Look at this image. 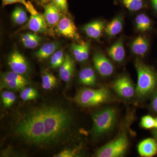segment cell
I'll use <instances>...</instances> for the list:
<instances>
[{
	"label": "cell",
	"mask_w": 157,
	"mask_h": 157,
	"mask_svg": "<svg viewBox=\"0 0 157 157\" xmlns=\"http://www.w3.org/2000/svg\"><path fill=\"white\" fill-rule=\"evenodd\" d=\"M72 116L61 107L46 106L31 111L19 122L16 133L29 143L45 145L60 140L67 132Z\"/></svg>",
	"instance_id": "cell-1"
},
{
	"label": "cell",
	"mask_w": 157,
	"mask_h": 157,
	"mask_svg": "<svg viewBox=\"0 0 157 157\" xmlns=\"http://www.w3.org/2000/svg\"><path fill=\"white\" fill-rule=\"evenodd\" d=\"M135 66L137 74L136 94L139 98H145L157 90V73L139 61L136 62Z\"/></svg>",
	"instance_id": "cell-2"
},
{
	"label": "cell",
	"mask_w": 157,
	"mask_h": 157,
	"mask_svg": "<svg viewBox=\"0 0 157 157\" xmlns=\"http://www.w3.org/2000/svg\"><path fill=\"white\" fill-rule=\"evenodd\" d=\"M117 115L116 110L111 107H106L94 113L92 130L93 137L98 138L110 132L116 122Z\"/></svg>",
	"instance_id": "cell-3"
},
{
	"label": "cell",
	"mask_w": 157,
	"mask_h": 157,
	"mask_svg": "<svg viewBox=\"0 0 157 157\" xmlns=\"http://www.w3.org/2000/svg\"><path fill=\"white\" fill-rule=\"evenodd\" d=\"M111 99L109 90L105 87L98 89L84 88L79 90L75 97V102L86 107H94L107 103Z\"/></svg>",
	"instance_id": "cell-4"
},
{
	"label": "cell",
	"mask_w": 157,
	"mask_h": 157,
	"mask_svg": "<svg viewBox=\"0 0 157 157\" xmlns=\"http://www.w3.org/2000/svg\"><path fill=\"white\" fill-rule=\"evenodd\" d=\"M128 136L122 133L109 143L98 149L96 152L97 157H121L126 152L128 146Z\"/></svg>",
	"instance_id": "cell-5"
},
{
	"label": "cell",
	"mask_w": 157,
	"mask_h": 157,
	"mask_svg": "<svg viewBox=\"0 0 157 157\" xmlns=\"http://www.w3.org/2000/svg\"><path fill=\"white\" fill-rule=\"evenodd\" d=\"M28 84V80L25 76L13 71L4 73L1 78V89L17 90L23 89Z\"/></svg>",
	"instance_id": "cell-6"
},
{
	"label": "cell",
	"mask_w": 157,
	"mask_h": 157,
	"mask_svg": "<svg viewBox=\"0 0 157 157\" xmlns=\"http://www.w3.org/2000/svg\"><path fill=\"white\" fill-rule=\"evenodd\" d=\"M112 87L118 95L126 99L132 98L136 94V88L130 78L125 75L115 79Z\"/></svg>",
	"instance_id": "cell-7"
},
{
	"label": "cell",
	"mask_w": 157,
	"mask_h": 157,
	"mask_svg": "<svg viewBox=\"0 0 157 157\" xmlns=\"http://www.w3.org/2000/svg\"><path fill=\"white\" fill-rule=\"evenodd\" d=\"M56 31L59 35L66 38L76 41L80 40V35L76 25L72 19L68 16L62 17L56 26Z\"/></svg>",
	"instance_id": "cell-8"
},
{
	"label": "cell",
	"mask_w": 157,
	"mask_h": 157,
	"mask_svg": "<svg viewBox=\"0 0 157 157\" xmlns=\"http://www.w3.org/2000/svg\"><path fill=\"white\" fill-rule=\"evenodd\" d=\"M93 62L95 68L101 76L108 77L113 73L114 67L112 63L101 52L95 54Z\"/></svg>",
	"instance_id": "cell-9"
},
{
	"label": "cell",
	"mask_w": 157,
	"mask_h": 157,
	"mask_svg": "<svg viewBox=\"0 0 157 157\" xmlns=\"http://www.w3.org/2000/svg\"><path fill=\"white\" fill-rule=\"evenodd\" d=\"M8 64L12 71L21 75L24 74L28 70V63L25 58L17 50L9 56Z\"/></svg>",
	"instance_id": "cell-10"
},
{
	"label": "cell",
	"mask_w": 157,
	"mask_h": 157,
	"mask_svg": "<svg viewBox=\"0 0 157 157\" xmlns=\"http://www.w3.org/2000/svg\"><path fill=\"white\" fill-rule=\"evenodd\" d=\"M44 9V16L47 25L51 27L56 26L61 19L62 12L52 2L43 5Z\"/></svg>",
	"instance_id": "cell-11"
},
{
	"label": "cell",
	"mask_w": 157,
	"mask_h": 157,
	"mask_svg": "<svg viewBox=\"0 0 157 157\" xmlns=\"http://www.w3.org/2000/svg\"><path fill=\"white\" fill-rule=\"evenodd\" d=\"M75 70L74 60L69 55H66L64 62L59 70L60 78L65 82H69L73 77Z\"/></svg>",
	"instance_id": "cell-12"
},
{
	"label": "cell",
	"mask_w": 157,
	"mask_h": 157,
	"mask_svg": "<svg viewBox=\"0 0 157 157\" xmlns=\"http://www.w3.org/2000/svg\"><path fill=\"white\" fill-rule=\"evenodd\" d=\"M138 153L144 157L154 156L157 153V142L154 138H148L141 141L137 147Z\"/></svg>",
	"instance_id": "cell-13"
},
{
	"label": "cell",
	"mask_w": 157,
	"mask_h": 157,
	"mask_svg": "<svg viewBox=\"0 0 157 157\" xmlns=\"http://www.w3.org/2000/svg\"><path fill=\"white\" fill-rule=\"evenodd\" d=\"M105 28V22L102 21L97 20L86 25L82 27V29L88 36L98 40L101 38Z\"/></svg>",
	"instance_id": "cell-14"
},
{
	"label": "cell",
	"mask_w": 157,
	"mask_h": 157,
	"mask_svg": "<svg viewBox=\"0 0 157 157\" xmlns=\"http://www.w3.org/2000/svg\"><path fill=\"white\" fill-rule=\"evenodd\" d=\"M27 25L29 29L35 33H44L47 31V24L45 17L40 13L31 15Z\"/></svg>",
	"instance_id": "cell-15"
},
{
	"label": "cell",
	"mask_w": 157,
	"mask_h": 157,
	"mask_svg": "<svg viewBox=\"0 0 157 157\" xmlns=\"http://www.w3.org/2000/svg\"><path fill=\"white\" fill-rule=\"evenodd\" d=\"M108 55L114 61L121 63L123 61L125 57V51L124 48L122 38L119 39L108 49Z\"/></svg>",
	"instance_id": "cell-16"
},
{
	"label": "cell",
	"mask_w": 157,
	"mask_h": 157,
	"mask_svg": "<svg viewBox=\"0 0 157 157\" xmlns=\"http://www.w3.org/2000/svg\"><path fill=\"white\" fill-rule=\"evenodd\" d=\"M130 47L134 54L139 56H144L148 50V39L144 36H139L132 42Z\"/></svg>",
	"instance_id": "cell-17"
},
{
	"label": "cell",
	"mask_w": 157,
	"mask_h": 157,
	"mask_svg": "<svg viewBox=\"0 0 157 157\" xmlns=\"http://www.w3.org/2000/svg\"><path fill=\"white\" fill-rule=\"evenodd\" d=\"M123 18L122 15H119L107 24L104 29L107 36L113 38L120 33L123 27Z\"/></svg>",
	"instance_id": "cell-18"
},
{
	"label": "cell",
	"mask_w": 157,
	"mask_h": 157,
	"mask_svg": "<svg viewBox=\"0 0 157 157\" xmlns=\"http://www.w3.org/2000/svg\"><path fill=\"white\" fill-rule=\"evenodd\" d=\"M78 78L80 83L87 86L94 85L97 79L94 71L90 67L82 69L79 73Z\"/></svg>",
	"instance_id": "cell-19"
},
{
	"label": "cell",
	"mask_w": 157,
	"mask_h": 157,
	"mask_svg": "<svg viewBox=\"0 0 157 157\" xmlns=\"http://www.w3.org/2000/svg\"><path fill=\"white\" fill-rule=\"evenodd\" d=\"M59 45L57 42H48L44 44L36 53L37 58L43 60L48 58L56 52Z\"/></svg>",
	"instance_id": "cell-20"
},
{
	"label": "cell",
	"mask_w": 157,
	"mask_h": 157,
	"mask_svg": "<svg viewBox=\"0 0 157 157\" xmlns=\"http://www.w3.org/2000/svg\"><path fill=\"white\" fill-rule=\"evenodd\" d=\"M135 25L137 30L140 32H146L151 29L152 23L146 14L141 13L135 18Z\"/></svg>",
	"instance_id": "cell-21"
},
{
	"label": "cell",
	"mask_w": 157,
	"mask_h": 157,
	"mask_svg": "<svg viewBox=\"0 0 157 157\" xmlns=\"http://www.w3.org/2000/svg\"><path fill=\"white\" fill-rule=\"evenodd\" d=\"M42 40L41 37L32 33H26L21 37L23 45L28 48H36Z\"/></svg>",
	"instance_id": "cell-22"
},
{
	"label": "cell",
	"mask_w": 157,
	"mask_h": 157,
	"mask_svg": "<svg viewBox=\"0 0 157 157\" xmlns=\"http://www.w3.org/2000/svg\"><path fill=\"white\" fill-rule=\"evenodd\" d=\"M126 9L131 11H137L147 6L144 0H120Z\"/></svg>",
	"instance_id": "cell-23"
},
{
	"label": "cell",
	"mask_w": 157,
	"mask_h": 157,
	"mask_svg": "<svg viewBox=\"0 0 157 157\" xmlns=\"http://www.w3.org/2000/svg\"><path fill=\"white\" fill-rule=\"evenodd\" d=\"M57 85V80L54 75L44 71L42 74V86L46 90L52 89Z\"/></svg>",
	"instance_id": "cell-24"
},
{
	"label": "cell",
	"mask_w": 157,
	"mask_h": 157,
	"mask_svg": "<svg viewBox=\"0 0 157 157\" xmlns=\"http://www.w3.org/2000/svg\"><path fill=\"white\" fill-rule=\"evenodd\" d=\"M11 16L14 22L18 25L24 24L28 20L26 12L24 9L20 7H17L14 9Z\"/></svg>",
	"instance_id": "cell-25"
},
{
	"label": "cell",
	"mask_w": 157,
	"mask_h": 157,
	"mask_svg": "<svg viewBox=\"0 0 157 157\" xmlns=\"http://www.w3.org/2000/svg\"><path fill=\"white\" fill-rule=\"evenodd\" d=\"M65 56L61 50L56 51L52 56L50 59L51 67L52 68L60 67L64 62Z\"/></svg>",
	"instance_id": "cell-26"
},
{
	"label": "cell",
	"mask_w": 157,
	"mask_h": 157,
	"mask_svg": "<svg viewBox=\"0 0 157 157\" xmlns=\"http://www.w3.org/2000/svg\"><path fill=\"white\" fill-rule=\"evenodd\" d=\"M38 96L36 90L32 87L24 88L20 94V97L23 101H28L36 99Z\"/></svg>",
	"instance_id": "cell-27"
},
{
	"label": "cell",
	"mask_w": 157,
	"mask_h": 157,
	"mask_svg": "<svg viewBox=\"0 0 157 157\" xmlns=\"http://www.w3.org/2000/svg\"><path fill=\"white\" fill-rule=\"evenodd\" d=\"M2 98L4 107H9L14 103L16 97L14 93L9 91H5L2 94Z\"/></svg>",
	"instance_id": "cell-28"
},
{
	"label": "cell",
	"mask_w": 157,
	"mask_h": 157,
	"mask_svg": "<svg viewBox=\"0 0 157 157\" xmlns=\"http://www.w3.org/2000/svg\"><path fill=\"white\" fill-rule=\"evenodd\" d=\"M71 47L72 52L76 60L78 62H84L82 57V42L79 44H73Z\"/></svg>",
	"instance_id": "cell-29"
},
{
	"label": "cell",
	"mask_w": 157,
	"mask_h": 157,
	"mask_svg": "<svg viewBox=\"0 0 157 157\" xmlns=\"http://www.w3.org/2000/svg\"><path fill=\"white\" fill-rule=\"evenodd\" d=\"M141 127L145 129H151L155 128V121L151 116L146 115L141 118L140 121Z\"/></svg>",
	"instance_id": "cell-30"
},
{
	"label": "cell",
	"mask_w": 157,
	"mask_h": 157,
	"mask_svg": "<svg viewBox=\"0 0 157 157\" xmlns=\"http://www.w3.org/2000/svg\"><path fill=\"white\" fill-rule=\"evenodd\" d=\"M52 2L63 13L67 14L68 12L67 0H51Z\"/></svg>",
	"instance_id": "cell-31"
},
{
	"label": "cell",
	"mask_w": 157,
	"mask_h": 157,
	"mask_svg": "<svg viewBox=\"0 0 157 157\" xmlns=\"http://www.w3.org/2000/svg\"><path fill=\"white\" fill-rule=\"evenodd\" d=\"M90 45V44L89 42H82V57L83 61H86L88 59L89 56Z\"/></svg>",
	"instance_id": "cell-32"
},
{
	"label": "cell",
	"mask_w": 157,
	"mask_h": 157,
	"mask_svg": "<svg viewBox=\"0 0 157 157\" xmlns=\"http://www.w3.org/2000/svg\"><path fill=\"white\" fill-rule=\"evenodd\" d=\"M151 107L153 111L157 113V90L153 93L151 103Z\"/></svg>",
	"instance_id": "cell-33"
},
{
	"label": "cell",
	"mask_w": 157,
	"mask_h": 157,
	"mask_svg": "<svg viewBox=\"0 0 157 157\" xmlns=\"http://www.w3.org/2000/svg\"><path fill=\"white\" fill-rule=\"evenodd\" d=\"M74 152L70 150H66L63 151L59 153L55 157H73L75 156Z\"/></svg>",
	"instance_id": "cell-34"
},
{
	"label": "cell",
	"mask_w": 157,
	"mask_h": 157,
	"mask_svg": "<svg viewBox=\"0 0 157 157\" xmlns=\"http://www.w3.org/2000/svg\"><path fill=\"white\" fill-rule=\"evenodd\" d=\"M25 7L27 10L30 12L31 15H35L38 14V12H37L36 10L34 8L33 4L29 1L27 2L26 4L25 5Z\"/></svg>",
	"instance_id": "cell-35"
},
{
	"label": "cell",
	"mask_w": 157,
	"mask_h": 157,
	"mask_svg": "<svg viewBox=\"0 0 157 157\" xmlns=\"http://www.w3.org/2000/svg\"><path fill=\"white\" fill-rule=\"evenodd\" d=\"M2 2L3 5L4 6L10 5L14 3H20L23 4L25 6L27 3L25 0H2Z\"/></svg>",
	"instance_id": "cell-36"
},
{
	"label": "cell",
	"mask_w": 157,
	"mask_h": 157,
	"mask_svg": "<svg viewBox=\"0 0 157 157\" xmlns=\"http://www.w3.org/2000/svg\"><path fill=\"white\" fill-rule=\"evenodd\" d=\"M152 7L155 12L157 13V0H150Z\"/></svg>",
	"instance_id": "cell-37"
},
{
	"label": "cell",
	"mask_w": 157,
	"mask_h": 157,
	"mask_svg": "<svg viewBox=\"0 0 157 157\" xmlns=\"http://www.w3.org/2000/svg\"><path fill=\"white\" fill-rule=\"evenodd\" d=\"M152 135L153 136L154 138H155V140L157 142V129L155 128L152 131Z\"/></svg>",
	"instance_id": "cell-38"
},
{
	"label": "cell",
	"mask_w": 157,
	"mask_h": 157,
	"mask_svg": "<svg viewBox=\"0 0 157 157\" xmlns=\"http://www.w3.org/2000/svg\"><path fill=\"white\" fill-rule=\"evenodd\" d=\"M40 1L43 4H46V3L49 2H51V0H40Z\"/></svg>",
	"instance_id": "cell-39"
},
{
	"label": "cell",
	"mask_w": 157,
	"mask_h": 157,
	"mask_svg": "<svg viewBox=\"0 0 157 157\" xmlns=\"http://www.w3.org/2000/svg\"><path fill=\"white\" fill-rule=\"evenodd\" d=\"M155 128L157 129V117L155 119Z\"/></svg>",
	"instance_id": "cell-40"
},
{
	"label": "cell",
	"mask_w": 157,
	"mask_h": 157,
	"mask_svg": "<svg viewBox=\"0 0 157 157\" xmlns=\"http://www.w3.org/2000/svg\"><path fill=\"white\" fill-rule=\"evenodd\" d=\"M114 3H116L117 0H114Z\"/></svg>",
	"instance_id": "cell-41"
}]
</instances>
